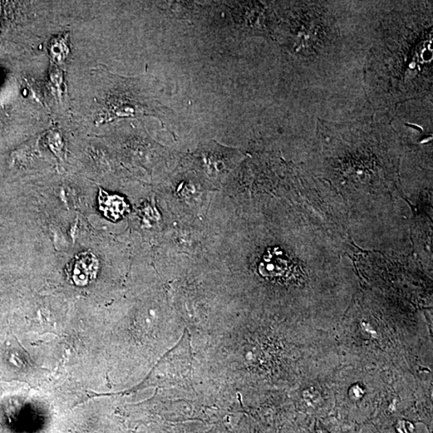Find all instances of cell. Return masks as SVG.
Wrapping results in <instances>:
<instances>
[{
  "label": "cell",
  "mask_w": 433,
  "mask_h": 433,
  "mask_svg": "<svg viewBox=\"0 0 433 433\" xmlns=\"http://www.w3.org/2000/svg\"><path fill=\"white\" fill-rule=\"evenodd\" d=\"M304 430H306L305 433H341L337 431L338 430L336 427L332 426L327 427L319 424L307 425L306 427H304Z\"/></svg>",
  "instance_id": "obj_2"
},
{
  "label": "cell",
  "mask_w": 433,
  "mask_h": 433,
  "mask_svg": "<svg viewBox=\"0 0 433 433\" xmlns=\"http://www.w3.org/2000/svg\"><path fill=\"white\" fill-rule=\"evenodd\" d=\"M98 270V262L92 254L79 255L70 270V278L78 286H85L95 279Z\"/></svg>",
  "instance_id": "obj_1"
}]
</instances>
